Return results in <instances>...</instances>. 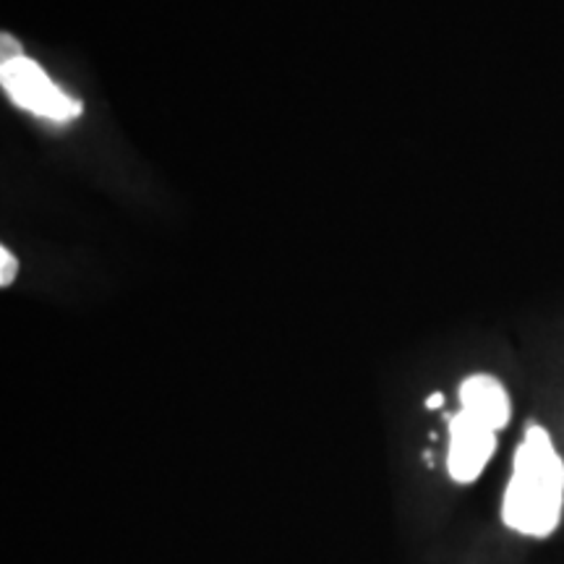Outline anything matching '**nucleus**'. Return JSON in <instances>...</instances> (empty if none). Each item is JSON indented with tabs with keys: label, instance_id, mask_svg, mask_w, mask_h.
<instances>
[{
	"label": "nucleus",
	"instance_id": "1",
	"mask_svg": "<svg viewBox=\"0 0 564 564\" xmlns=\"http://www.w3.org/2000/svg\"><path fill=\"white\" fill-rule=\"evenodd\" d=\"M564 514V460L544 426H528L502 494V523L523 539H549Z\"/></svg>",
	"mask_w": 564,
	"mask_h": 564
},
{
	"label": "nucleus",
	"instance_id": "2",
	"mask_svg": "<svg viewBox=\"0 0 564 564\" xmlns=\"http://www.w3.org/2000/svg\"><path fill=\"white\" fill-rule=\"evenodd\" d=\"M0 87L17 108L32 112L42 121L68 123L76 121L82 112V102L74 95H68L37 61L24 53L3 55Z\"/></svg>",
	"mask_w": 564,
	"mask_h": 564
},
{
	"label": "nucleus",
	"instance_id": "3",
	"mask_svg": "<svg viewBox=\"0 0 564 564\" xmlns=\"http://www.w3.org/2000/svg\"><path fill=\"white\" fill-rule=\"evenodd\" d=\"M497 436L491 426L457 411L447 429V474L455 484H476L484 476L486 465L497 453Z\"/></svg>",
	"mask_w": 564,
	"mask_h": 564
},
{
	"label": "nucleus",
	"instance_id": "4",
	"mask_svg": "<svg viewBox=\"0 0 564 564\" xmlns=\"http://www.w3.org/2000/svg\"><path fill=\"white\" fill-rule=\"evenodd\" d=\"M457 400H460V411L484 421L494 432H502L512 419L510 392L494 373L478 371L465 377L457 390Z\"/></svg>",
	"mask_w": 564,
	"mask_h": 564
},
{
	"label": "nucleus",
	"instance_id": "5",
	"mask_svg": "<svg viewBox=\"0 0 564 564\" xmlns=\"http://www.w3.org/2000/svg\"><path fill=\"white\" fill-rule=\"evenodd\" d=\"M19 274V259L17 253L9 251V246L0 249V288H11Z\"/></svg>",
	"mask_w": 564,
	"mask_h": 564
}]
</instances>
